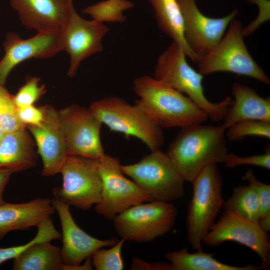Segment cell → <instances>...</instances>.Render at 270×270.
<instances>
[{"label":"cell","instance_id":"35","mask_svg":"<svg viewBox=\"0 0 270 270\" xmlns=\"http://www.w3.org/2000/svg\"><path fill=\"white\" fill-rule=\"evenodd\" d=\"M130 269L135 270H172L170 262H154L149 263L138 258H134L132 260Z\"/></svg>","mask_w":270,"mask_h":270},{"label":"cell","instance_id":"36","mask_svg":"<svg viewBox=\"0 0 270 270\" xmlns=\"http://www.w3.org/2000/svg\"><path fill=\"white\" fill-rule=\"evenodd\" d=\"M13 173L10 170L0 168V205L6 202L3 198V192Z\"/></svg>","mask_w":270,"mask_h":270},{"label":"cell","instance_id":"2","mask_svg":"<svg viewBox=\"0 0 270 270\" xmlns=\"http://www.w3.org/2000/svg\"><path fill=\"white\" fill-rule=\"evenodd\" d=\"M135 104L161 128L202 124L208 118L192 100L168 84L146 75L136 78Z\"/></svg>","mask_w":270,"mask_h":270},{"label":"cell","instance_id":"8","mask_svg":"<svg viewBox=\"0 0 270 270\" xmlns=\"http://www.w3.org/2000/svg\"><path fill=\"white\" fill-rule=\"evenodd\" d=\"M242 28L241 22L234 19L220 42L198 62V72L202 75L230 72L270 84L269 78L246 48Z\"/></svg>","mask_w":270,"mask_h":270},{"label":"cell","instance_id":"10","mask_svg":"<svg viewBox=\"0 0 270 270\" xmlns=\"http://www.w3.org/2000/svg\"><path fill=\"white\" fill-rule=\"evenodd\" d=\"M100 160L102 190L96 212L108 220L129 208L152 199L133 180L126 178L118 158L105 154Z\"/></svg>","mask_w":270,"mask_h":270},{"label":"cell","instance_id":"30","mask_svg":"<svg viewBox=\"0 0 270 270\" xmlns=\"http://www.w3.org/2000/svg\"><path fill=\"white\" fill-rule=\"evenodd\" d=\"M125 240L121 238L110 248L96 250L91 256L92 263L96 270H122L124 268L122 256Z\"/></svg>","mask_w":270,"mask_h":270},{"label":"cell","instance_id":"12","mask_svg":"<svg viewBox=\"0 0 270 270\" xmlns=\"http://www.w3.org/2000/svg\"><path fill=\"white\" fill-rule=\"evenodd\" d=\"M109 31L104 22L80 16L73 0H69L66 18L60 30L62 51L66 52L70 59L67 72L69 77L76 75L82 60L103 50L102 40Z\"/></svg>","mask_w":270,"mask_h":270},{"label":"cell","instance_id":"37","mask_svg":"<svg viewBox=\"0 0 270 270\" xmlns=\"http://www.w3.org/2000/svg\"><path fill=\"white\" fill-rule=\"evenodd\" d=\"M91 256L86 259L82 264H79L75 266H66L62 264L60 270H92Z\"/></svg>","mask_w":270,"mask_h":270},{"label":"cell","instance_id":"6","mask_svg":"<svg viewBox=\"0 0 270 270\" xmlns=\"http://www.w3.org/2000/svg\"><path fill=\"white\" fill-rule=\"evenodd\" d=\"M177 213L170 202L152 200L129 208L112 220L120 238L146 243L168 233L174 225Z\"/></svg>","mask_w":270,"mask_h":270},{"label":"cell","instance_id":"15","mask_svg":"<svg viewBox=\"0 0 270 270\" xmlns=\"http://www.w3.org/2000/svg\"><path fill=\"white\" fill-rule=\"evenodd\" d=\"M4 54L0 60V85L4 86L11 71L31 58L44 59L62 51L60 31L39 32L23 39L13 32L7 34L3 42Z\"/></svg>","mask_w":270,"mask_h":270},{"label":"cell","instance_id":"14","mask_svg":"<svg viewBox=\"0 0 270 270\" xmlns=\"http://www.w3.org/2000/svg\"><path fill=\"white\" fill-rule=\"evenodd\" d=\"M178 2L183 16L186 43L202 60L220 42L230 22L238 14V10L235 9L222 18H212L201 12L196 0Z\"/></svg>","mask_w":270,"mask_h":270},{"label":"cell","instance_id":"28","mask_svg":"<svg viewBox=\"0 0 270 270\" xmlns=\"http://www.w3.org/2000/svg\"><path fill=\"white\" fill-rule=\"evenodd\" d=\"M226 138L238 141L247 136H254L270 138V122L257 120L240 121L226 130Z\"/></svg>","mask_w":270,"mask_h":270},{"label":"cell","instance_id":"19","mask_svg":"<svg viewBox=\"0 0 270 270\" xmlns=\"http://www.w3.org/2000/svg\"><path fill=\"white\" fill-rule=\"evenodd\" d=\"M55 212L52 200L48 198L20 204L5 202L0 205V240L12 231L38 227Z\"/></svg>","mask_w":270,"mask_h":270},{"label":"cell","instance_id":"20","mask_svg":"<svg viewBox=\"0 0 270 270\" xmlns=\"http://www.w3.org/2000/svg\"><path fill=\"white\" fill-rule=\"evenodd\" d=\"M234 100L223 119L227 129L244 120L270 122V98L260 96L251 88L236 82L231 87Z\"/></svg>","mask_w":270,"mask_h":270},{"label":"cell","instance_id":"23","mask_svg":"<svg viewBox=\"0 0 270 270\" xmlns=\"http://www.w3.org/2000/svg\"><path fill=\"white\" fill-rule=\"evenodd\" d=\"M62 264L60 248L50 242L35 243L14 258V270H59Z\"/></svg>","mask_w":270,"mask_h":270},{"label":"cell","instance_id":"27","mask_svg":"<svg viewBox=\"0 0 270 270\" xmlns=\"http://www.w3.org/2000/svg\"><path fill=\"white\" fill-rule=\"evenodd\" d=\"M35 237L28 242L18 246L0 248V264L5 261L14 258L32 244L43 242L60 240L62 235L54 226L51 217L46 219L38 226Z\"/></svg>","mask_w":270,"mask_h":270},{"label":"cell","instance_id":"4","mask_svg":"<svg viewBox=\"0 0 270 270\" xmlns=\"http://www.w3.org/2000/svg\"><path fill=\"white\" fill-rule=\"evenodd\" d=\"M193 193L188 208V241L196 250H201L202 240L214 224L222 206V178L218 164L208 165L192 182Z\"/></svg>","mask_w":270,"mask_h":270},{"label":"cell","instance_id":"3","mask_svg":"<svg viewBox=\"0 0 270 270\" xmlns=\"http://www.w3.org/2000/svg\"><path fill=\"white\" fill-rule=\"evenodd\" d=\"M182 48L172 42L159 56L154 78L188 96L214 122L222 121L232 104V99L227 96L219 102H212L206 96L202 85L204 75L187 62Z\"/></svg>","mask_w":270,"mask_h":270},{"label":"cell","instance_id":"29","mask_svg":"<svg viewBox=\"0 0 270 270\" xmlns=\"http://www.w3.org/2000/svg\"><path fill=\"white\" fill-rule=\"evenodd\" d=\"M255 190L260 206L258 224L266 232L270 230V186L260 181L252 170H248L242 176Z\"/></svg>","mask_w":270,"mask_h":270},{"label":"cell","instance_id":"1","mask_svg":"<svg viewBox=\"0 0 270 270\" xmlns=\"http://www.w3.org/2000/svg\"><path fill=\"white\" fill-rule=\"evenodd\" d=\"M180 128L166 153L184 182L192 183L209 164L224 162L228 153L226 129L202 124Z\"/></svg>","mask_w":270,"mask_h":270},{"label":"cell","instance_id":"17","mask_svg":"<svg viewBox=\"0 0 270 270\" xmlns=\"http://www.w3.org/2000/svg\"><path fill=\"white\" fill-rule=\"evenodd\" d=\"M44 118L38 126H28L32 134L37 154L41 157L44 176H53L59 173L68 156L60 124L58 111L54 107L43 106Z\"/></svg>","mask_w":270,"mask_h":270},{"label":"cell","instance_id":"22","mask_svg":"<svg viewBox=\"0 0 270 270\" xmlns=\"http://www.w3.org/2000/svg\"><path fill=\"white\" fill-rule=\"evenodd\" d=\"M160 28L178 43L194 62L201 58L189 48L184 34V20L178 0H149Z\"/></svg>","mask_w":270,"mask_h":270},{"label":"cell","instance_id":"25","mask_svg":"<svg viewBox=\"0 0 270 270\" xmlns=\"http://www.w3.org/2000/svg\"><path fill=\"white\" fill-rule=\"evenodd\" d=\"M222 206L226 212L258 222L260 203L256 192L249 184L234 188L231 196L224 201Z\"/></svg>","mask_w":270,"mask_h":270},{"label":"cell","instance_id":"9","mask_svg":"<svg viewBox=\"0 0 270 270\" xmlns=\"http://www.w3.org/2000/svg\"><path fill=\"white\" fill-rule=\"evenodd\" d=\"M60 172L62 184L53 188L55 198L82 210L99 202L102 184L99 160L68 155Z\"/></svg>","mask_w":270,"mask_h":270},{"label":"cell","instance_id":"34","mask_svg":"<svg viewBox=\"0 0 270 270\" xmlns=\"http://www.w3.org/2000/svg\"><path fill=\"white\" fill-rule=\"evenodd\" d=\"M18 117L26 127L39 125L44 118L43 106L37 107L34 105L18 108Z\"/></svg>","mask_w":270,"mask_h":270},{"label":"cell","instance_id":"32","mask_svg":"<svg viewBox=\"0 0 270 270\" xmlns=\"http://www.w3.org/2000/svg\"><path fill=\"white\" fill-rule=\"evenodd\" d=\"M40 78L30 77L18 90L13 98L18 108L34 105L46 92L44 84H40Z\"/></svg>","mask_w":270,"mask_h":270},{"label":"cell","instance_id":"26","mask_svg":"<svg viewBox=\"0 0 270 270\" xmlns=\"http://www.w3.org/2000/svg\"><path fill=\"white\" fill-rule=\"evenodd\" d=\"M134 6L128 0H106L86 7L82 12L100 22H123L126 20L123 12Z\"/></svg>","mask_w":270,"mask_h":270},{"label":"cell","instance_id":"38","mask_svg":"<svg viewBox=\"0 0 270 270\" xmlns=\"http://www.w3.org/2000/svg\"><path fill=\"white\" fill-rule=\"evenodd\" d=\"M5 133L6 132L4 131V129L0 124V140L3 137Z\"/></svg>","mask_w":270,"mask_h":270},{"label":"cell","instance_id":"33","mask_svg":"<svg viewBox=\"0 0 270 270\" xmlns=\"http://www.w3.org/2000/svg\"><path fill=\"white\" fill-rule=\"evenodd\" d=\"M226 167L232 168L242 165H250L270 169V150L260 154L240 156L233 153H228L224 162Z\"/></svg>","mask_w":270,"mask_h":270},{"label":"cell","instance_id":"16","mask_svg":"<svg viewBox=\"0 0 270 270\" xmlns=\"http://www.w3.org/2000/svg\"><path fill=\"white\" fill-rule=\"evenodd\" d=\"M52 202L61 224L62 246L60 250L63 264L79 265L97 250L110 246L118 241L116 238L100 240L89 235L77 225L68 204L55 198Z\"/></svg>","mask_w":270,"mask_h":270},{"label":"cell","instance_id":"5","mask_svg":"<svg viewBox=\"0 0 270 270\" xmlns=\"http://www.w3.org/2000/svg\"><path fill=\"white\" fill-rule=\"evenodd\" d=\"M89 108L111 131L123 134L126 138L136 137L150 150L160 148L164 144L162 129L136 104L132 105L118 97L108 96L92 102Z\"/></svg>","mask_w":270,"mask_h":270},{"label":"cell","instance_id":"18","mask_svg":"<svg viewBox=\"0 0 270 270\" xmlns=\"http://www.w3.org/2000/svg\"><path fill=\"white\" fill-rule=\"evenodd\" d=\"M10 2L22 24L39 32L60 30L69 0H10Z\"/></svg>","mask_w":270,"mask_h":270},{"label":"cell","instance_id":"11","mask_svg":"<svg viewBox=\"0 0 270 270\" xmlns=\"http://www.w3.org/2000/svg\"><path fill=\"white\" fill-rule=\"evenodd\" d=\"M58 114L68 154L100 160L106 154L100 138L102 123L90 108L74 104Z\"/></svg>","mask_w":270,"mask_h":270},{"label":"cell","instance_id":"21","mask_svg":"<svg viewBox=\"0 0 270 270\" xmlns=\"http://www.w3.org/2000/svg\"><path fill=\"white\" fill-rule=\"evenodd\" d=\"M26 128L6 132L0 140V168L14 173L36 166V144Z\"/></svg>","mask_w":270,"mask_h":270},{"label":"cell","instance_id":"31","mask_svg":"<svg viewBox=\"0 0 270 270\" xmlns=\"http://www.w3.org/2000/svg\"><path fill=\"white\" fill-rule=\"evenodd\" d=\"M0 124L6 132L26 128L18 118L13 95L2 85H0Z\"/></svg>","mask_w":270,"mask_h":270},{"label":"cell","instance_id":"24","mask_svg":"<svg viewBox=\"0 0 270 270\" xmlns=\"http://www.w3.org/2000/svg\"><path fill=\"white\" fill-rule=\"evenodd\" d=\"M213 254L198 250L189 252L186 248L172 251L166 254L165 257L170 263L172 270H258L260 266L248 264L243 266H234L219 262L213 256Z\"/></svg>","mask_w":270,"mask_h":270},{"label":"cell","instance_id":"13","mask_svg":"<svg viewBox=\"0 0 270 270\" xmlns=\"http://www.w3.org/2000/svg\"><path fill=\"white\" fill-rule=\"evenodd\" d=\"M228 241L235 242L250 248L260 258L262 268H269L270 243L267 232L258 222L225 212L220 220L212 224L202 243L216 246Z\"/></svg>","mask_w":270,"mask_h":270},{"label":"cell","instance_id":"7","mask_svg":"<svg viewBox=\"0 0 270 270\" xmlns=\"http://www.w3.org/2000/svg\"><path fill=\"white\" fill-rule=\"evenodd\" d=\"M121 169L152 200L170 202L184 194V180L160 148L151 150L138 162L121 164Z\"/></svg>","mask_w":270,"mask_h":270}]
</instances>
